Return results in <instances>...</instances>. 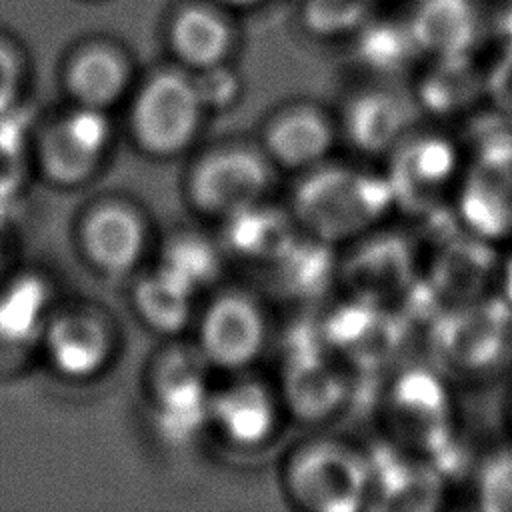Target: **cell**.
Returning <instances> with one entry per match:
<instances>
[{"mask_svg": "<svg viewBox=\"0 0 512 512\" xmlns=\"http://www.w3.org/2000/svg\"><path fill=\"white\" fill-rule=\"evenodd\" d=\"M496 294L512 308V250L498 262Z\"/></svg>", "mask_w": 512, "mask_h": 512, "instance_id": "cell-28", "label": "cell"}, {"mask_svg": "<svg viewBox=\"0 0 512 512\" xmlns=\"http://www.w3.org/2000/svg\"><path fill=\"white\" fill-rule=\"evenodd\" d=\"M466 210L486 242L512 236V140L498 142L480 160Z\"/></svg>", "mask_w": 512, "mask_h": 512, "instance_id": "cell-11", "label": "cell"}, {"mask_svg": "<svg viewBox=\"0 0 512 512\" xmlns=\"http://www.w3.org/2000/svg\"><path fill=\"white\" fill-rule=\"evenodd\" d=\"M22 84V64L18 54L0 42V116L16 102Z\"/></svg>", "mask_w": 512, "mask_h": 512, "instance_id": "cell-27", "label": "cell"}, {"mask_svg": "<svg viewBox=\"0 0 512 512\" xmlns=\"http://www.w3.org/2000/svg\"><path fill=\"white\" fill-rule=\"evenodd\" d=\"M192 78L206 112L228 110L240 98V78L226 62L198 70Z\"/></svg>", "mask_w": 512, "mask_h": 512, "instance_id": "cell-23", "label": "cell"}, {"mask_svg": "<svg viewBox=\"0 0 512 512\" xmlns=\"http://www.w3.org/2000/svg\"><path fill=\"white\" fill-rule=\"evenodd\" d=\"M334 144L328 118L312 106L282 110L266 130V150L286 168H312L320 164Z\"/></svg>", "mask_w": 512, "mask_h": 512, "instance_id": "cell-12", "label": "cell"}, {"mask_svg": "<svg viewBox=\"0 0 512 512\" xmlns=\"http://www.w3.org/2000/svg\"><path fill=\"white\" fill-rule=\"evenodd\" d=\"M456 336V356L468 370L500 372L512 364V308L498 294L470 302Z\"/></svg>", "mask_w": 512, "mask_h": 512, "instance_id": "cell-9", "label": "cell"}, {"mask_svg": "<svg viewBox=\"0 0 512 512\" xmlns=\"http://www.w3.org/2000/svg\"><path fill=\"white\" fill-rule=\"evenodd\" d=\"M266 324L256 302L242 294L216 298L202 314L198 350L216 368H244L262 350Z\"/></svg>", "mask_w": 512, "mask_h": 512, "instance_id": "cell-5", "label": "cell"}, {"mask_svg": "<svg viewBox=\"0 0 512 512\" xmlns=\"http://www.w3.org/2000/svg\"><path fill=\"white\" fill-rule=\"evenodd\" d=\"M46 292L36 278H22L0 294V340L24 344L42 338Z\"/></svg>", "mask_w": 512, "mask_h": 512, "instance_id": "cell-19", "label": "cell"}, {"mask_svg": "<svg viewBox=\"0 0 512 512\" xmlns=\"http://www.w3.org/2000/svg\"><path fill=\"white\" fill-rule=\"evenodd\" d=\"M160 266L198 294L216 278L220 258L206 238L182 234L168 242Z\"/></svg>", "mask_w": 512, "mask_h": 512, "instance_id": "cell-21", "label": "cell"}, {"mask_svg": "<svg viewBox=\"0 0 512 512\" xmlns=\"http://www.w3.org/2000/svg\"><path fill=\"white\" fill-rule=\"evenodd\" d=\"M82 246L88 260L98 270L106 274H126L144 254V220L128 204H100L92 208L82 222Z\"/></svg>", "mask_w": 512, "mask_h": 512, "instance_id": "cell-8", "label": "cell"}, {"mask_svg": "<svg viewBox=\"0 0 512 512\" xmlns=\"http://www.w3.org/2000/svg\"><path fill=\"white\" fill-rule=\"evenodd\" d=\"M368 0H308L306 22L314 32L338 34L358 26Z\"/></svg>", "mask_w": 512, "mask_h": 512, "instance_id": "cell-24", "label": "cell"}, {"mask_svg": "<svg viewBox=\"0 0 512 512\" xmlns=\"http://www.w3.org/2000/svg\"><path fill=\"white\" fill-rule=\"evenodd\" d=\"M292 492L308 508L352 510L360 506L370 484L364 460L338 444L310 446L292 466Z\"/></svg>", "mask_w": 512, "mask_h": 512, "instance_id": "cell-4", "label": "cell"}, {"mask_svg": "<svg viewBox=\"0 0 512 512\" xmlns=\"http://www.w3.org/2000/svg\"><path fill=\"white\" fill-rule=\"evenodd\" d=\"M22 172V140L10 126L0 122V196H6L18 188Z\"/></svg>", "mask_w": 512, "mask_h": 512, "instance_id": "cell-26", "label": "cell"}, {"mask_svg": "<svg viewBox=\"0 0 512 512\" xmlns=\"http://www.w3.org/2000/svg\"><path fill=\"white\" fill-rule=\"evenodd\" d=\"M454 148L440 138H418L400 150L394 184H408L416 190H436L454 172Z\"/></svg>", "mask_w": 512, "mask_h": 512, "instance_id": "cell-20", "label": "cell"}, {"mask_svg": "<svg viewBox=\"0 0 512 512\" xmlns=\"http://www.w3.org/2000/svg\"><path fill=\"white\" fill-rule=\"evenodd\" d=\"M510 426H512V398H510Z\"/></svg>", "mask_w": 512, "mask_h": 512, "instance_id": "cell-31", "label": "cell"}, {"mask_svg": "<svg viewBox=\"0 0 512 512\" xmlns=\"http://www.w3.org/2000/svg\"><path fill=\"white\" fill-rule=\"evenodd\" d=\"M480 498L486 508L512 510V448L494 454L480 478Z\"/></svg>", "mask_w": 512, "mask_h": 512, "instance_id": "cell-25", "label": "cell"}, {"mask_svg": "<svg viewBox=\"0 0 512 512\" xmlns=\"http://www.w3.org/2000/svg\"><path fill=\"white\" fill-rule=\"evenodd\" d=\"M268 184L266 160L254 150L232 146L216 150L196 164L190 176V198L202 214L226 220L262 202Z\"/></svg>", "mask_w": 512, "mask_h": 512, "instance_id": "cell-3", "label": "cell"}, {"mask_svg": "<svg viewBox=\"0 0 512 512\" xmlns=\"http://www.w3.org/2000/svg\"><path fill=\"white\" fill-rule=\"evenodd\" d=\"M212 4L220 8H232V10H244V8H254L264 0H210Z\"/></svg>", "mask_w": 512, "mask_h": 512, "instance_id": "cell-29", "label": "cell"}, {"mask_svg": "<svg viewBox=\"0 0 512 512\" xmlns=\"http://www.w3.org/2000/svg\"><path fill=\"white\" fill-rule=\"evenodd\" d=\"M410 32L418 48L438 58L466 56L478 34V14L470 0H422Z\"/></svg>", "mask_w": 512, "mask_h": 512, "instance_id": "cell-15", "label": "cell"}, {"mask_svg": "<svg viewBox=\"0 0 512 512\" xmlns=\"http://www.w3.org/2000/svg\"><path fill=\"white\" fill-rule=\"evenodd\" d=\"M502 30H504V36H506V42H508L510 54H512V10L506 14V22H504Z\"/></svg>", "mask_w": 512, "mask_h": 512, "instance_id": "cell-30", "label": "cell"}, {"mask_svg": "<svg viewBox=\"0 0 512 512\" xmlns=\"http://www.w3.org/2000/svg\"><path fill=\"white\" fill-rule=\"evenodd\" d=\"M196 292L158 266L142 276L134 288V306L154 330L164 334L180 332L192 318Z\"/></svg>", "mask_w": 512, "mask_h": 512, "instance_id": "cell-18", "label": "cell"}, {"mask_svg": "<svg viewBox=\"0 0 512 512\" xmlns=\"http://www.w3.org/2000/svg\"><path fill=\"white\" fill-rule=\"evenodd\" d=\"M210 422L236 446L256 448L278 426V404L272 392L252 380L234 382L210 398Z\"/></svg>", "mask_w": 512, "mask_h": 512, "instance_id": "cell-10", "label": "cell"}, {"mask_svg": "<svg viewBox=\"0 0 512 512\" xmlns=\"http://www.w3.org/2000/svg\"><path fill=\"white\" fill-rule=\"evenodd\" d=\"M130 66L112 44L94 42L80 48L66 68V88L78 106L106 110L128 88Z\"/></svg>", "mask_w": 512, "mask_h": 512, "instance_id": "cell-13", "label": "cell"}, {"mask_svg": "<svg viewBox=\"0 0 512 512\" xmlns=\"http://www.w3.org/2000/svg\"><path fill=\"white\" fill-rule=\"evenodd\" d=\"M104 110L78 106L50 126L42 140V166L58 184L88 180L104 160L110 144Z\"/></svg>", "mask_w": 512, "mask_h": 512, "instance_id": "cell-6", "label": "cell"}, {"mask_svg": "<svg viewBox=\"0 0 512 512\" xmlns=\"http://www.w3.org/2000/svg\"><path fill=\"white\" fill-rule=\"evenodd\" d=\"M390 198V182L352 170H324L300 188L298 214L322 242H328L374 222Z\"/></svg>", "mask_w": 512, "mask_h": 512, "instance_id": "cell-1", "label": "cell"}, {"mask_svg": "<svg viewBox=\"0 0 512 512\" xmlns=\"http://www.w3.org/2000/svg\"><path fill=\"white\" fill-rule=\"evenodd\" d=\"M168 46L194 72L222 64L232 52V28L212 6H186L168 26Z\"/></svg>", "mask_w": 512, "mask_h": 512, "instance_id": "cell-14", "label": "cell"}, {"mask_svg": "<svg viewBox=\"0 0 512 512\" xmlns=\"http://www.w3.org/2000/svg\"><path fill=\"white\" fill-rule=\"evenodd\" d=\"M42 342L52 368L72 380L96 376L112 354L108 326L84 310L62 312L50 318Z\"/></svg>", "mask_w": 512, "mask_h": 512, "instance_id": "cell-7", "label": "cell"}, {"mask_svg": "<svg viewBox=\"0 0 512 512\" xmlns=\"http://www.w3.org/2000/svg\"><path fill=\"white\" fill-rule=\"evenodd\" d=\"M292 402L304 414L328 412L340 398V382L314 358L298 364L290 376Z\"/></svg>", "mask_w": 512, "mask_h": 512, "instance_id": "cell-22", "label": "cell"}, {"mask_svg": "<svg viewBox=\"0 0 512 512\" xmlns=\"http://www.w3.org/2000/svg\"><path fill=\"white\" fill-rule=\"evenodd\" d=\"M294 240L286 214L264 202L226 218V242L242 258L276 260Z\"/></svg>", "mask_w": 512, "mask_h": 512, "instance_id": "cell-17", "label": "cell"}, {"mask_svg": "<svg viewBox=\"0 0 512 512\" xmlns=\"http://www.w3.org/2000/svg\"><path fill=\"white\" fill-rule=\"evenodd\" d=\"M406 128V106L388 92L360 94L346 112V132L352 144L370 154L390 150L402 140Z\"/></svg>", "mask_w": 512, "mask_h": 512, "instance_id": "cell-16", "label": "cell"}, {"mask_svg": "<svg viewBox=\"0 0 512 512\" xmlns=\"http://www.w3.org/2000/svg\"><path fill=\"white\" fill-rule=\"evenodd\" d=\"M204 114L194 78L178 70H164L138 90L132 106V130L146 152L174 156L192 144Z\"/></svg>", "mask_w": 512, "mask_h": 512, "instance_id": "cell-2", "label": "cell"}]
</instances>
